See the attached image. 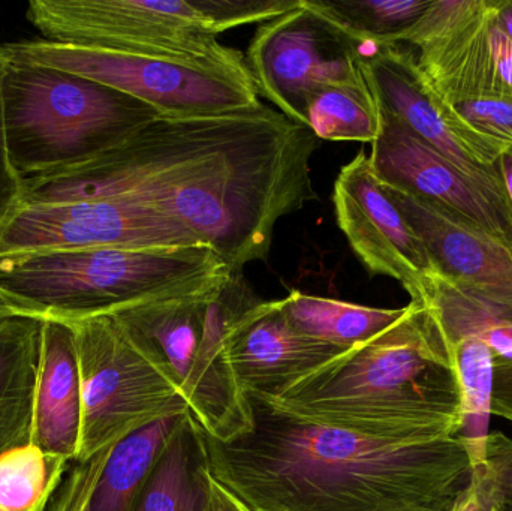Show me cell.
Instances as JSON below:
<instances>
[{
  "label": "cell",
  "mask_w": 512,
  "mask_h": 511,
  "mask_svg": "<svg viewBox=\"0 0 512 511\" xmlns=\"http://www.w3.org/2000/svg\"><path fill=\"white\" fill-rule=\"evenodd\" d=\"M66 324L74 332L81 386L75 462L90 461L158 420L191 411L176 384L137 347L113 315Z\"/></svg>",
  "instance_id": "cell-8"
},
{
  "label": "cell",
  "mask_w": 512,
  "mask_h": 511,
  "mask_svg": "<svg viewBox=\"0 0 512 511\" xmlns=\"http://www.w3.org/2000/svg\"><path fill=\"white\" fill-rule=\"evenodd\" d=\"M6 54L0 45V230L23 204L24 183L15 171L9 153L6 137L5 111H3V75H5Z\"/></svg>",
  "instance_id": "cell-31"
},
{
  "label": "cell",
  "mask_w": 512,
  "mask_h": 511,
  "mask_svg": "<svg viewBox=\"0 0 512 511\" xmlns=\"http://www.w3.org/2000/svg\"><path fill=\"white\" fill-rule=\"evenodd\" d=\"M207 511H252L246 504H243L236 495L231 494L218 480L209 479V504Z\"/></svg>",
  "instance_id": "cell-34"
},
{
  "label": "cell",
  "mask_w": 512,
  "mask_h": 511,
  "mask_svg": "<svg viewBox=\"0 0 512 511\" xmlns=\"http://www.w3.org/2000/svg\"><path fill=\"white\" fill-rule=\"evenodd\" d=\"M201 245L167 216L129 200L21 206L0 230V255L56 249H164Z\"/></svg>",
  "instance_id": "cell-12"
},
{
  "label": "cell",
  "mask_w": 512,
  "mask_h": 511,
  "mask_svg": "<svg viewBox=\"0 0 512 511\" xmlns=\"http://www.w3.org/2000/svg\"><path fill=\"white\" fill-rule=\"evenodd\" d=\"M80 432L81 386L74 332L62 321L45 320L32 446L75 462Z\"/></svg>",
  "instance_id": "cell-17"
},
{
  "label": "cell",
  "mask_w": 512,
  "mask_h": 511,
  "mask_svg": "<svg viewBox=\"0 0 512 511\" xmlns=\"http://www.w3.org/2000/svg\"><path fill=\"white\" fill-rule=\"evenodd\" d=\"M319 138L262 104L159 117L95 158L24 182L23 206L129 198L191 231L236 273L267 261L283 216L318 200Z\"/></svg>",
  "instance_id": "cell-1"
},
{
  "label": "cell",
  "mask_w": 512,
  "mask_h": 511,
  "mask_svg": "<svg viewBox=\"0 0 512 511\" xmlns=\"http://www.w3.org/2000/svg\"><path fill=\"white\" fill-rule=\"evenodd\" d=\"M5 48L15 56L72 72L132 96L162 117L221 116L262 105L248 68L96 50L44 39L12 42Z\"/></svg>",
  "instance_id": "cell-9"
},
{
  "label": "cell",
  "mask_w": 512,
  "mask_h": 511,
  "mask_svg": "<svg viewBox=\"0 0 512 511\" xmlns=\"http://www.w3.org/2000/svg\"><path fill=\"white\" fill-rule=\"evenodd\" d=\"M111 450H104L87 462H72L47 511H90L96 485Z\"/></svg>",
  "instance_id": "cell-30"
},
{
  "label": "cell",
  "mask_w": 512,
  "mask_h": 511,
  "mask_svg": "<svg viewBox=\"0 0 512 511\" xmlns=\"http://www.w3.org/2000/svg\"><path fill=\"white\" fill-rule=\"evenodd\" d=\"M15 314H17V312H15L14 309L8 305V303L3 302V300L0 299V320H3V318L11 317V315Z\"/></svg>",
  "instance_id": "cell-38"
},
{
  "label": "cell",
  "mask_w": 512,
  "mask_h": 511,
  "mask_svg": "<svg viewBox=\"0 0 512 511\" xmlns=\"http://www.w3.org/2000/svg\"><path fill=\"white\" fill-rule=\"evenodd\" d=\"M346 32L364 42L399 44L432 0H313Z\"/></svg>",
  "instance_id": "cell-26"
},
{
  "label": "cell",
  "mask_w": 512,
  "mask_h": 511,
  "mask_svg": "<svg viewBox=\"0 0 512 511\" xmlns=\"http://www.w3.org/2000/svg\"><path fill=\"white\" fill-rule=\"evenodd\" d=\"M385 191L420 237L436 272L463 287L512 299L510 243L420 198L394 189Z\"/></svg>",
  "instance_id": "cell-16"
},
{
  "label": "cell",
  "mask_w": 512,
  "mask_h": 511,
  "mask_svg": "<svg viewBox=\"0 0 512 511\" xmlns=\"http://www.w3.org/2000/svg\"><path fill=\"white\" fill-rule=\"evenodd\" d=\"M333 204L337 225L367 272L396 279L415 299L435 267L366 153L343 165L334 182Z\"/></svg>",
  "instance_id": "cell-14"
},
{
  "label": "cell",
  "mask_w": 512,
  "mask_h": 511,
  "mask_svg": "<svg viewBox=\"0 0 512 511\" xmlns=\"http://www.w3.org/2000/svg\"><path fill=\"white\" fill-rule=\"evenodd\" d=\"M472 497L496 511H512V440L502 432H490L486 462L471 474Z\"/></svg>",
  "instance_id": "cell-28"
},
{
  "label": "cell",
  "mask_w": 512,
  "mask_h": 511,
  "mask_svg": "<svg viewBox=\"0 0 512 511\" xmlns=\"http://www.w3.org/2000/svg\"><path fill=\"white\" fill-rule=\"evenodd\" d=\"M450 105L466 125L512 149V96H483Z\"/></svg>",
  "instance_id": "cell-29"
},
{
  "label": "cell",
  "mask_w": 512,
  "mask_h": 511,
  "mask_svg": "<svg viewBox=\"0 0 512 511\" xmlns=\"http://www.w3.org/2000/svg\"><path fill=\"white\" fill-rule=\"evenodd\" d=\"M411 302L421 306L448 357L468 339L486 342L496 357H512V299L463 287L435 272Z\"/></svg>",
  "instance_id": "cell-18"
},
{
  "label": "cell",
  "mask_w": 512,
  "mask_h": 511,
  "mask_svg": "<svg viewBox=\"0 0 512 511\" xmlns=\"http://www.w3.org/2000/svg\"><path fill=\"white\" fill-rule=\"evenodd\" d=\"M313 0L261 23L245 60L259 95L280 113L306 126L310 96L334 84L364 80L361 48Z\"/></svg>",
  "instance_id": "cell-10"
},
{
  "label": "cell",
  "mask_w": 512,
  "mask_h": 511,
  "mask_svg": "<svg viewBox=\"0 0 512 511\" xmlns=\"http://www.w3.org/2000/svg\"><path fill=\"white\" fill-rule=\"evenodd\" d=\"M5 51L6 137L23 182L83 164L162 117L104 84Z\"/></svg>",
  "instance_id": "cell-7"
},
{
  "label": "cell",
  "mask_w": 512,
  "mask_h": 511,
  "mask_svg": "<svg viewBox=\"0 0 512 511\" xmlns=\"http://www.w3.org/2000/svg\"><path fill=\"white\" fill-rule=\"evenodd\" d=\"M306 126L319 140L375 143L382 117L366 78L313 93L307 102Z\"/></svg>",
  "instance_id": "cell-24"
},
{
  "label": "cell",
  "mask_w": 512,
  "mask_h": 511,
  "mask_svg": "<svg viewBox=\"0 0 512 511\" xmlns=\"http://www.w3.org/2000/svg\"><path fill=\"white\" fill-rule=\"evenodd\" d=\"M381 117L369 161L385 188L427 201L512 245V203L502 183L465 173L394 117L382 111Z\"/></svg>",
  "instance_id": "cell-13"
},
{
  "label": "cell",
  "mask_w": 512,
  "mask_h": 511,
  "mask_svg": "<svg viewBox=\"0 0 512 511\" xmlns=\"http://www.w3.org/2000/svg\"><path fill=\"white\" fill-rule=\"evenodd\" d=\"M206 432L188 413L132 511H207L210 471Z\"/></svg>",
  "instance_id": "cell-20"
},
{
  "label": "cell",
  "mask_w": 512,
  "mask_h": 511,
  "mask_svg": "<svg viewBox=\"0 0 512 511\" xmlns=\"http://www.w3.org/2000/svg\"><path fill=\"white\" fill-rule=\"evenodd\" d=\"M495 353L483 341L468 339L450 351V362L460 387V429L457 437L465 444L472 473L486 462L490 435Z\"/></svg>",
  "instance_id": "cell-23"
},
{
  "label": "cell",
  "mask_w": 512,
  "mask_h": 511,
  "mask_svg": "<svg viewBox=\"0 0 512 511\" xmlns=\"http://www.w3.org/2000/svg\"><path fill=\"white\" fill-rule=\"evenodd\" d=\"M268 399L324 425L370 432L447 428L459 435V381L415 302L372 341Z\"/></svg>",
  "instance_id": "cell-3"
},
{
  "label": "cell",
  "mask_w": 512,
  "mask_h": 511,
  "mask_svg": "<svg viewBox=\"0 0 512 511\" xmlns=\"http://www.w3.org/2000/svg\"><path fill=\"white\" fill-rule=\"evenodd\" d=\"M360 65L382 113L394 117L465 173L504 185L499 158L508 149L466 125L453 107L436 95L418 68L414 48L366 42Z\"/></svg>",
  "instance_id": "cell-11"
},
{
  "label": "cell",
  "mask_w": 512,
  "mask_h": 511,
  "mask_svg": "<svg viewBox=\"0 0 512 511\" xmlns=\"http://www.w3.org/2000/svg\"><path fill=\"white\" fill-rule=\"evenodd\" d=\"M490 44H492L496 80L504 95L512 96V41L496 23L495 8L490 21Z\"/></svg>",
  "instance_id": "cell-32"
},
{
  "label": "cell",
  "mask_w": 512,
  "mask_h": 511,
  "mask_svg": "<svg viewBox=\"0 0 512 511\" xmlns=\"http://www.w3.org/2000/svg\"><path fill=\"white\" fill-rule=\"evenodd\" d=\"M490 0H432L399 44L423 50L463 32L489 9Z\"/></svg>",
  "instance_id": "cell-27"
},
{
  "label": "cell",
  "mask_w": 512,
  "mask_h": 511,
  "mask_svg": "<svg viewBox=\"0 0 512 511\" xmlns=\"http://www.w3.org/2000/svg\"><path fill=\"white\" fill-rule=\"evenodd\" d=\"M186 414L158 420L113 447L96 485L90 511L134 509L138 495L179 431Z\"/></svg>",
  "instance_id": "cell-22"
},
{
  "label": "cell",
  "mask_w": 512,
  "mask_h": 511,
  "mask_svg": "<svg viewBox=\"0 0 512 511\" xmlns=\"http://www.w3.org/2000/svg\"><path fill=\"white\" fill-rule=\"evenodd\" d=\"M254 302L243 273H237L203 293L140 303L113 314L176 384L207 437L221 443L252 428L251 402L234 374L227 335Z\"/></svg>",
  "instance_id": "cell-5"
},
{
  "label": "cell",
  "mask_w": 512,
  "mask_h": 511,
  "mask_svg": "<svg viewBox=\"0 0 512 511\" xmlns=\"http://www.w3.org/2000/svg\"><path fill=\"white\" fill-rule=\"evenodd\" d=\"M248 399L251 431L204 440L213 479L252 511H451L471 482L451 429L360 431Z\"/></svg>",
  "instance_id": "cell-2"
},
{
  "label": "cell",
  "mask_w": 512,
  "mask_h": 511,
  "mask_svg": "<svg viewBox=\"0 0 512 511\" xmlns=\"http://www.w3.org/2000/svg\"><path fill=\"white\" fill-rule=\"evenodd\" d=\"M495 20L512 41V0H495Z\"/></svg>",
  "instance_id": "cell-35"
},
{
  "label": "cell",
  "mask_w": 512,
  "mask_h": 511,
  "mask_svg": "<svg viewBox=\"0 0 512 511\" xmlns=\"http://www.w3.org/2000/svg\"><path fill=\"white\" fill-rule=\"evenodd\" d=\"M300 0H32L26 18L44 41L248 68L221 33L265 23Z\"/></svg>",
  "instance_id": "cell-6"
},
{
  "label": "cell",
  "mask_w": 512,
  "mask_h": 511,
  "mask_svg": "<svg viewBox=\"0 0 512 511\" xmlns=\"http://www.w3.org/2000/svg\"><path fill=\"white\" fill-rule=\"evenodd\" d=\"M227 350L246 395L277 398L301 378L345 354L343 348L298 333L279 302H256L230 326Z\"/></svg>",
  "instance_id": "cell-15"
},
{
  "label": "cell",
  "mask_w": 512,
  "mask_h": 511,
  "mask_svg": "<svg viewBox=\"0 0 512 511\" xmlns=\"http://www.w3.org/2000/svg\"><path fill=\"white\" fill-rule=\"evenodd\" d=\"M236 275L206 245L56 249L0 255V299L39 320H84L191 296Z\"/></svg>",
  "instance_id": "cell-4"
},
{
  "label": "cell",
  "mask_w": 512,
  "mask_h": 511,
  "mask_svg": "<svg viewBox=\"0 0 512 511\" xmlns=\"http://www.w3.org/2000/svg\"><path fill=\"white\" fill-rule=\"evenodd\" d=\"M492 414L512 422V357L495 359Z\"/></svg>",
  "instance_id": "cell-33"
},
{
  "label": "cell",
  "mask_w": 512,
  "mask_h": 511,
  "mask_svg": "<svg viewBox=\"0 0 512 511\" xmlns=\"http://www.w3.org/2000/svg\"><path fill=\"white\" fill-rule=\"evenodd\" d=\"M44 320H0V456L32 444Z\"/></svg>",
  "instance_id": "cell-19"
},
{
  "label": "cell",
  "mask_w": 512,
  "mask_h": 511,
  "mask_svg": "<svg viewBox=\"0 0 512 511\" xmlns=\"http://www.w3.org/2000/svg\"><path fill=\"white\" fill-rule=\"evenodd\" d=\"M71 465L32 444L0 456V510L47 511Z\"/></svg>",
  "instance_id": "cell-25"
},
{
  "label": "cell",
  "mask_w": 512,
  "mask_h": 511,
  "mask_svg": "<svg viewBox=\"0 0 512 511\" xmlns=\"http://www.w3.org/2000/svg\"><path fill=\"white\" fill-rule=\"evenodd\" d=\"M499 171H501L502 182H504L505 191L512 203V149L502 153L499 158Z\"/></svg>",
  "instance_id": "cell-36"
},
{
  "label": "cell",
  "mask_w": 512,
  "mask_h": 511,
  "mask_svg": "<svg viewBox=\"0 0 512 511\" xmlns=\"http://www.w3.org/2000/svg\"><path fill=\"white\" fill-rule=\"evenodd\" d=\"M451 511H496L495 509H490V507L483 506V504L478 503L474 497H472L471 492L468 491V486H466L465 491L460 494V497L457 498L456 504H454L453 509Z\"/></svg>",
  "instance_id": "cell-37"
},
{
  "label": "cell",
  "mask_w": 512,
  "mask_h": 511,
  "mask_svg": "<svg viewBox=\"0 0 512 511\" xmlns=\"http://www.w3.org/2000/svg\"><path fill=\"white\" fill-rule=\"evenodd\" d=\"M288 323L301 335L343 350L375 339L405 315V308L382 309L291 291L277 300Z\"/></svg>",
  "instance_id": "cell-21"
}]
</instances>
